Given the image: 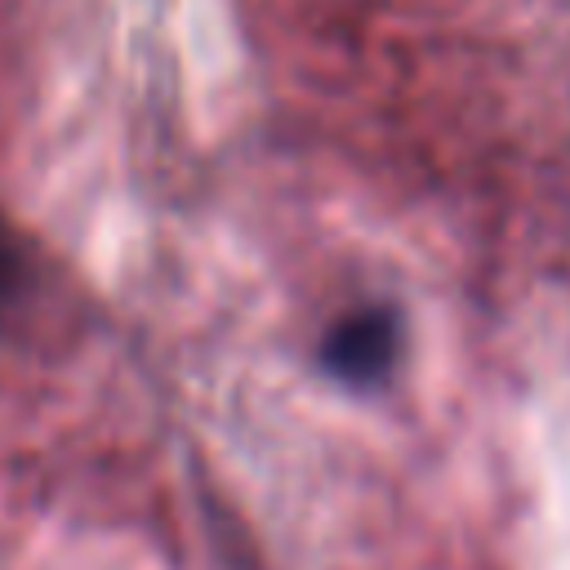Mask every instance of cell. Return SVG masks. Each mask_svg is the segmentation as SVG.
Masks as SVG:
<instances>
[{"mask_svg": "<svg viewBox=\"0 0 570 570\" xmlns=\"http://www.w3.org/2000/svg\"><path fill=\"white\" fill-rule=\"evenodd\" d=\"M13 281H18V258H13V249H9V240L0 232V298L13 294Z\"/></svg>", "mask_w": 570, "mask_h": 570, "instance_id": "obj_2", "label": "cell"}, {"mask_svg": "<svg viewBox=\"0 0 570 570\" xmlns=\"http://www.w3.org/2000/svg\"><path fill=\"white\" fill-rule=\"evenodd\" d=\"M396 347H401L396 316L383 307H365V312H352L330 325V334L321 343V361L343 383H374L392 370Z\"/></svg>", "mask_w": 570, "mask_h": 570, "instance_id": "obj_1", "label": "cell"}]
</instances>
